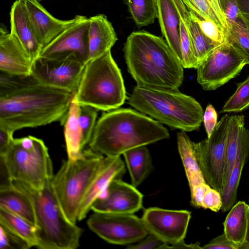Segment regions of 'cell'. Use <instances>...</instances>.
Returning <instances> with one entry per match:
<instances>
[{"label": "cell", "instance_id": "cell-1", "mask_svg": "<svg viewBox=\"0 0 249 249\" xmlns=\"http://www.w3.org/2000/svg\"><path fill=\"white\" fill-rule=\"evenodd\" d=\"M74 93L36 81L31 75L0 72V126L13 133L55 122L61 124Z\"/></svg>", "mask_w": 249, "mask_h": 249}, {"label": "cell", "instance_id": "cell-2", "mask_svg": "<svg viewBox=\"0 0 249 249\" xmlns=\"http://www.w3.org/2000/svg\"><path fill=\"white\" fill-rule=\"evenodd\" d=\"M169 137L158 121L132 109L117 108L102 114L88 145L96 153L113 157Z\"/></svg>", "mask_w": 249, "mask_h": 249}, {"label": "cell", "instance_id": "cell-3", "mask_svg": "<svg viewBox=\"0 0 249 249\" xmlns=\"http://www.w3.org/2000/svg\"><path fill=\"white\" fill-rule=\"evenodd\" d=\"M127 70L137 85L176 89L181 85V62L161 37L146 31L134 32L124 43Z\"/></svg>", "mask_w": 249, "mask_h": 249}, {"label": "cell", "instance_id": "cell-4", "mask_svg": "<svg viewBox=\"0 0 249 249\" xmlns=\"http://www.w3.org/2000/svg\"><path fill=\"white\" fill-rule=\"evenodd\" d=\"M128 102L136 110L172 128L190 132L198 129L203 121L200 104L178 89L137 85Z\"/></svg>", "mask_w": 249, "mask_h": 249}, {"label": "cell", "instance_id": "cell-5", "mask_svg": "<svg viewBox=\"0 0 249 249\" xmlns=\"http://www.w3.org/2000/svg\"><path fill=\"white\" fill-rule=\"evenodd\" d=\"M9 182L31 200L35 211L36 235L40 249H75L80 244L82 229L64 215L51 181L36 189L15 180Z\"/></svg>", "mask_w": 249, "mask_h": 249}, {"label": "cell", "instance_id": "cell-6", "mask_svg": "<svg viewBox=\"0 0 249 249\" xmlns=\"http://www.w3.org/2000/svg\"><path fill=\"white\" fill-rule=\"evenodd\" d=\"M74 95L80 105L98 110L108 111L124 104L125 89L111 50L86 63Z\"/></svg>", "mask_w": 249, "mask_h": 249}, {"label": "cell", "instance_id": "cell-7", "mask_svg": "<svg viewBox=\"0 0 249 249\" xmlns=\"http://www.w3.org/2000/svg\"><path fill=\"white\" fill-rule=\"evenodd\" d=\"M105 158L90 149H84L75 159L64 160L51 183L66 217L71 223L78 221L81 203Z\"/></svg>", "mask_w": 249, "mask_h": 249}, {"label": "cell", "instance_id": "cell-8", "mask_svg": "<svg viewBox=\"0 0 249 249\" xmlns=\"http://www.w3.org/2000/svg\"><path fill=\"white\" fill-rule=\"evenodd\" d=\"M0 158L8 180L40 189L54 175L47 147L42 140L34 136L14 138Z\"/></svg>", "mask_w": 249, "mask_h": 249}, {"label": "cell", "instance_id": "cell-9", "mask_svg": "<svg viewBox=\"0 0 249 249\" xmlns=\"http://www.w3.org/2000/svg\"><path fill=\"white\" fill-rule=\"evenodd\" d=\"M230 116L224 115L209 138L196 143L194 153L205 181L221 193L223 186L226 144Z\"/></svg>", "mask_w": 249, "mask_h": 249}, {"label": "cell", "instance_id": "cell-10", "mask_svg": "<svg viewBox=\"0 0 249 249\" xmlns=\"http://www.w3.org/2000/svg\"><path fill=\"white\" fill-rule=\"evenodd\" d=\"M85 64L75 54L39 56L33 63L31 75L41 84L74 93Z\"/></svg>", "mask_w": 249, "mask_h": 249}, {"label": "cell", "instance_id": "cell-11", "mask_svg": "<svg viewBox=\"0 0 249 249\" xmlns=\"http://www.w3.org/2000/svg\"><path fill=\"white\" fill-rule=\"evenodd\" d=\"M87 223L99 237L115 245L132 244L149 233L142 218L133 214L93 212Z\"/></svg>", "mask_w": 249, "mask_h": 249}, {"label": "cell", "instance_id": "cell-12", "mask_svg": "<svg viewBox=\"0 0 249 249\" xmlns=\"http://www.w3.org/2000/svg\"><path fill=\"white\" fill-rule=\"evenodd\" d=\"M247 64L242 55L229 44H224L196 69L197 81L205 90H215L239 75Z\"/></svg>", "mask_w": 249, "mask_h": 249}, {"label": "cell", "instance_id": "cell-13", "mask_svg": "<svg viewBox=\"0 0 249 249\" xmlns=\"http://www.w3.org/2000/svg\"><path fill=\"white\" fill-rule=\"evenodd\" d=\"M191 217V213L187 210L150 207L144 210L141 218L149 233L173 245L184 241Z\"/></svg>", "mask_w": 249, "mask_h": 249}, {"label": "cell", "instance_id": "cell-14", "mask_svg": "<svg viewBox=\"0 0 249 249\" xmlns=\"http://www.w3.org/2000/svg\"><path fill=\"white\" fill-rule=\"evenodd\" d=\"M74 21L48 44L39 56L75 54L86 63L89 56V18L76 15Z\"/></svg>", "mask_w": 249, "mask_h": 249}, {"label": "cell", "instance_id": "cell-15", "mask_svg": "<svg viewBox=\"0 0 249 249\" xmlns=\"http://www.w3.org/2000/svg\"><path fill=\"white\" fill-rule=\"evenodd\" d=\"M142 195L132 184L113 179L92 204L93 212L133 214L142 206Z\"/></svg>", "mask_w": 249, "mask_h": 249}, {"label": "cell", "instance_id": "cell-16", "mask_svg": "<svg viewBox=\"0 0 249 249\" xmlns=\"http://www.w3.org/2000/svg\"><path fill=\"white\" fill-rule=\"evenodd\" d=\"M33 61L19 41L6 27L0 26V70L18 76L31 74Z\"/></svg>", "mask_w": 249, "mask_h": 249}, {"label": "cell", "instance_id": "cell-17", "mask_svg": "<svg viewBox=\"0 0 249 249\" xmlns=\"http://www.w3.org/2000/svg\"><path fill=\"white\" fill-rule=\"evenodd\" d=\"M32 27L42 48L61 33L75 19L62 20L51 15L39 0H21Z\"/></svg>", "mask_w": 249, "mask_h": 249}, {"label": "cell", "instance_id": "cell-18", "mask_svg": "<svg viewBox=\"0 0 249 249\" xmlns=\"http://www.w3.org/2000/svg\"><path fill=\"white\" fill-rule=\"evenodd\" d=\"M125 172V165L120 156L105 157L98 173L81 203L78 213V221L87 216L91 210L92 204L102 195L109 183L114 179H121Z\"/></svg>", "mask_w": 249, "mask_h": 249}, {"label": "cell", "instance_id": "cell-19", "mask_svg": "<svg viewBox=\"0 0 249 249\" xmlns=\"http://www.w3.org/2000/svg\"><path fill=\"white\" fill-rule=\"evenodd\" d=\"M10 34L20 43L33 62L39 56L42 47L37 40L21 0H16L10 12Z\"/></svg>", "mask_w": 249, "mask_h": 249}, {"label": "cell", "instance_id": "cell-20", "mask_svg": "<svg viewBox=\"0 0 249 249\" xmlns=\"http://www.w3.org/2000/svg\"><path fill=\"white\" fill-rule=\"evenodd\" d=\"M117 40L116 33L106 16L98 14L89 17L87 62L111 50Z\"/></svg>", "mask_w": 249, "mask_h": 249}, {"label": "cell", "instance_id": "cell-21", "mask_svg": "<svg viewBox=\"0 0 249 249\" xmlns=\"http://www.w3.org/2000/svg\"><path fill=\"white\" fill-rule=\"evenodd\" d=\"M158 18L162 35L167 44L181 62L179 34L180 18L173 0H157Z\"/></svg>", "mask_w": 249, "mask_h": 249}, {"label": "cell", "instance_id": "cell-22", "mask_svg": "<svg viewBox=\"0 0 249 249\" xmlns=\"http://www.w3.org/2000/svg\"><path fill=\"white\" fill-rule=\"evenodd\" d=\"M249 156V131L247 128L241 140L232 169L226 184L220 193L223 212L229 211L236 203L237 189L243 169Z\"/></svg>", "mask_w": 249, "mask_h": 249}, {"label": "cell", "instance_id": "cell-23", "mask_svg": "<svg viewBox=\"0 0 249 249\" xmlns=\"http://www.w3.org/2000/svg\"><path fill=\"white\" fill-rule=\"evenodd\" d=\"M0 208L23 218L36 226L35 211L31 200L9 181L0 184Z\"/></svg>", "mask_w": 249, "mask_h": 249}, {"label": "cell", "instance_id": "cell-24", "mask_svg": "<svg viewBox=\"0 0 249 249\" xmlns=\"http://www.w3.org/2000/svg\"><path fill=\"white\" fill-rule=\"evenodd\" d=\"M0 226L26 246L27 249L36 247V228L23 218L0 208Z\"/></svg>", "mask_w": 249, "mask_h": 249}, {"label": "cell", "instance_id": "cell-25", "mask_svg": "<svg viewBox=\"0 0 249 249\" xmlns=\"http://www.w3.org/2000/svg\"><path fill=\"white\" fill-rule=\"evenodd\" d=\"M243 115L230 116L226 144L223 186L226 184L235 161L242 137L247 129Z\"/></svg>", "mask_w": 249, "mask_h": 249}, {"label": "cell", "instance_id": "cell-26", "mask_svg": "<svg viewBox=\"0 0 249 249\" xmlns=\"http://www.w3.org/2000/svg\"><path fill=\"white\" fill-rule=\"evenodd\" d=\"M249 206L244 201L236 202L230 210L223 224L226 237L237 245L238 249L246 239Z\"/></svg>", "mask_w": 249, "mask_h": 249}, {"label": "cell", "instance_id": "cell-27", "mask_svg": "<svg viewBox=\"0 0 249 249\" xmlns=\"http://www.w3.org/2000/svg\"><path fill=\"white\" fill-rule=\"evenodd\" d=\"M178 152L181 159L190 190L200 183L206 182L197 161L193 142L181 130L177 134Z\"/></svg>", "mask_w": 249, "mask_h": 249}, {"label": "cell", "instance_id": "cell-28", "mask_svg": "<svg viewBox=\"0 0 249 249\" xmlns=\"http://www.w3.org/2000/svg\"><path fill=\"white\" fill-rule=\"evenodd\" d=\"M125 159L131 180L136 187L149 175L153 168L152 159L145 146L131 149L123 154Z\"/></svg>", "mask_w": 249, "mask_h": 249}, {"label": "cell", "instance_id": "cell-29", "mask_svg": "<svg viewBox=\"0 0 249 249\" xmlns=\"http://www.w3.org/2000/svg\"><path fill=\"white\" fill-rule=\"evenodd\" d=\"M79 106L74 93L66 118L61 124L64 127L66 150L69 159L76 158L83 150L81 147V131L78 122Z\"/></svg>", "mask_w": 249, "mask_h": 249}, {"label": "cell", "instance_id": "cell-30", "mask_svg": "<svg viewBox=\"0 0 249 249\" xmlns=\"http://www.w3.org/2000/svg\"><path fill=\"white\" fill-rule=\"evenodd\" d=\"M179 15V34L182 53V64L184 68L197 69L199 66L195 56L189 26L188 10L181 0H173Z\"/></svg>", "mask_w": 249, "mask_h": 249}, {"label": "cell", "instance_id": "cell-31", "mask_svg": "<svg viewBox=\"0 0 249 249\" xmlns=\"http://www.w3.org/2000/svg\"><path fill=\"white\" fill-rule=\"evenodd\" d=\"M127 6L133 20L139 27L151 24L158 18L157 0H128Z\"/></svg>", "mask_w": 249, "mask_h": 249}, {"label": "cell", "instance_id": "cell-32", "mask_svg": "<svg viewBox=\"0 0 249 249\" xmlns=\"http://www.w3.org/2000/svg\"><path fill=\"white\" fill-rule=\"evenodd\" d=\"M189 26L194 55L199 66L219 46L205 35L198 24L189 16Z\"/></svg>", "mask_w": 249, "mask_h": 249}, {"label": "cell", "instance_id": "cell-33", "mask_svg": "<svg viewBox=\"0 0 249 249\" xmlns=\"http://www.w3.org/2000/svg\"><path fill=\"white\" fill-rule=\"evenodd\" d=\"M227 43L242 55L249 64V31L240 18L229 26Z\"/></svg>", "mask_w": 249, "mask_h": 249}, {"label": "cell", "instance_id": "cell-34", "mask_svg": "<svg viewBox=\"0 0 249 249\" xmlns=\"http://www.w3.org/2000/svg\"><path fill=\"white\" fill-rule=\"evenodd\" d=\"M98 110L90 106L79 105L78 122L81 131V147L82 150L89 144L96 123Z\"/></svg>", "mask_w": 249, "mask_h": 249}, {"label": "cell", "instance_id": "cell-35", "mask_svg": "<svg viewBox=\"0 0 249 249\" xmlns=\"http://www.w3.org/2000/svg\"><path fill=\"white\" fill-rule=\"evenodd\" d=\"M249 107V76L237 84L234 93L223 106L221 113L238 112Z\"/></svg>", "mask_w": 249, "mask_h": 249}, {"label": "cell", "instance_id": "cell-36", "mask_svg": "<svg viewBox=\"0 0 249 249\" xmlns=\"http://www.w3.org/2000/svg\"><path fill=\"white\" fill-rule=\"evenodd\" d=\"M188 15L198 24L205 35L216 45L220 46L227 44L226 33L219 24L213 21L201 18L189 10Z\"/></svg>", "mask_w": 249, "mask_h": 249}, {"label": "cell", "instance_id": "cell-37", "mask_svg": "<svg viewBox=\"0 0 249 249\" xmlns=\"http://www.w3.org/2000/svg\"><path fill=\"white\" fill-rule=\"evenodd\" d=\"M181 1L188 10L193 12L199 18L213 21L221 26L207 0H181Z\"/></svg>", "mask_w": 249, "mask_h": 249}, {"label": "cell", "instance_id": "cell-38", "mask_svg": "<svg viewBox=\"0 0 249 249\" xmlns=\"http://www.w3.org/2000/svg\"><path fill=\"white\" fill-rule=\"evenodd\" d=\"M222 205V201L220 193L211 187L204 196L201 208L218 212L221 210Z\"/></svg>", "mask_w": 249, "mask_h": 249}, {"label": "cell", "instance_id": "cell-39", "mask_svg": "<svg viewBox=\"0 0 249 249\" xmlns=\"http://www.w3.org/2000/svg\"><path fill=\"white\" fill-rule=\"evenodd\" d=\"M223 12L229 26L240 18V11L237 0H221Z\"/></svg>", "mask_w": 249, "mask_h": 249}, {"label": "cell", "instance_id": "cell-40", "mask_svg": "<svg viewBox=\"0 0 249 249\" xmlns=\"http://www.w3.org/2000/svg\"><path fill=\"white\" fill-rule=\"evenodd\" d=\"M164 243L154 235L149 233L146 236L135 243L130 244L126 247L128 249H159Z\"/></svg>", "mask_w": 249, "mask_h": 249}, {"label": "cell", "instance_id": "cell-41", "mask_svg": "<svg viewBox=\"0 0 249 249\" xmlns=\"http://www.w3.org/2000/svg\"><path fill=\"white\" fill-rule=\"evenodd\" d=\"M203 249H238V246L230 241L223 232L202 247Z\"/></svg>", "mask_w": 249, "mask_h": 249}, {"label": "cell", "instance_id": "cell-42", "mask_svg": "<svg viewBox=\"0 0 249 249\" xmlns=\"http://www.w3.org/2000/svg\"><path fill=\"white\" fill-rule=\"evenodd\" d=\"M217 112L211 104H209L206 108L203 113V121L205 129L207 135V138H209L217 123Z\"/></svg>", "mask_w": 249, "mask_h": 249}, {"label": "cell", "instance_id": "cell-43", "mask_svg": "<svg viewBox=\"0 0 249 249\" xmlns=\"http://www.w3.org/2000/svg\"><path fill=\"white\" fill-rule=\"evenodd\" d=\"M0 249H10L18 248L21 249H27L26 246L19 240L14 237L4 228L0 226Z\"/></svg>", "mask_w": 249, "mask_h": 249}, {"label": "cell", "instance_id": "cell-44", "mask_svg": "<svg viewBox=\"0 0 249 249\" xmlns=\"http://www.w3.org/2000/svg\"><path fill=\"white\" fill-rule=\"evenodd\" d=\"M211 187L206 182L199 184L190 190L192 205L196 208H201L204 196Z\"/></svg>", "mask_w": 249, "mask_h": 249}, {"label": "cell", "instance_id": "cell-45", "mask_svg": "<svg viewBox=\"0 0 249 249\" xmlns=\"http://www.w3.org/2000/svg\"><path fill=\"white\" fill-rule=\"evenodd\" d=\"M207 0L218 19L221 27L224 30L227 37L229 32V25L222 7L221 0Z\"/></svg>", "mask_w": 249, "mask_h": 249}, {"label": "cell", "instance_id": "cell-46", "mask_svg": "<svg viewBox=\"0 0 249 249\" xmlns=\"http://www.w3.org/2000/svg\"><path fill=\"white\" fill-rule=\"evenodd\" d=\"M13 134L8 129L0 126V155H3L9 147L14 139Z\"/></svg>", "mask_w": 249, "mask_h": 249}, {"label": "cell", "instance_id": "cell-47", "mask_svg": "<svg viewBox=\"0 0 249 249\" xmlns=\"http://www.w3.org/2000/svg\"><path fill=\"white\" fill-rule=\"evenodd\" d=\"M159 249H202L200 246V243L197 242L194 244H187L184 241L171 245L164 243Z\"/></svg>", "mask_w": 249, "mask_h": 249}, {"label": "cell", "instance_id": "cell-48", "mask_svg": "<svg viewBox=\"0 0 249 249\" xmlns=\"http://www.w3.org/2000/svg\"><path fill=\"white\" fill-rule=\"evenodd\" d=\"M240 16L249 21V0H237Z\"/></svg>", "mask_w": 249, "mask_h": 249}, {"label": "cell", "instance_id": "cell-49", "mask_svg": "<svg viewBox=\"0 0 249 249\" xmlns=\"http://www.w3.org/2000/svg\"><path fill=\"white\" fill-rule=\"evenodd\" d=\"M248 227L245 242L240 246L239 249H249V206L247 212Z\"/></svg>", "mask_w": 249, "mask_h": 249}, {"label": "cell", "instance_id": "cell-50", "mask_svg": "<svg viewBox=\"0 0 249 249\" xmlns=\"http://www.w3.org/2000/svg\"><path fill=\"white\" fill-rule=\"evenodd\" d=\"M240 19L244 22L249 31V21L240 16Z\"/></svg>", "mask_w": 249, "mask_h": 249}]
</instances>
